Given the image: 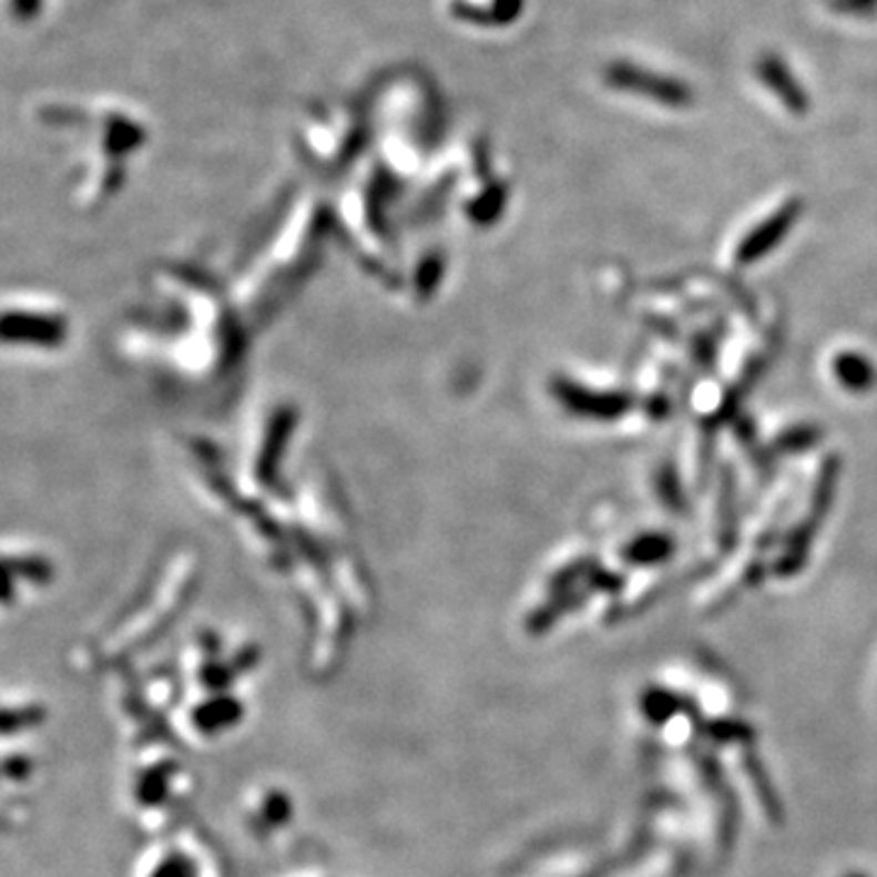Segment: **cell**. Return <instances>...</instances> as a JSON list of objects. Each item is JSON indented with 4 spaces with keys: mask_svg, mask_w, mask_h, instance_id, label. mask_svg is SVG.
<instances>
[{
    "mask_svg": "<svg viewBox=\"0 0 877 877\" xmlns=\"http://www.w3.org/2000/svg\"><path fill=\"white\" fill-rule=\"evenodd\" d=\"M604 81L616 91L646 95L651 101L669 108H685L693 103V89L687 83L673 77H661L656 71L626 64V61H614V64L604 69Z\"/></svg>",
    "mask_w": 877,
    "mask_h": 877,
    "instance_id": "1",
    "label": "cell"
},
{
    "mask_svg": "<svg viewBox=\"0 0 877 877\" xmlns=\"http://www.w3.org/2000/svg\"><path fill=\"white\" fill-rule=\"evenodd\" d=\"M834 8L842 12H870L877 8V0H834Z\"/></svg>",
    "mask_w": 877,
    "mask_h": 877,
    "instance_id": "3",
    "label": "cell"
},
{
    "mask_svg": "<svg viewBox=\"0 0 877 877\" xmlns=\"http://www.w3.org/2000/svg\"><path fill=\"white\" fill-rule=\"evenodd\" d=\"M159 877H188V870H185L181 863H169V866L159 870Z\"/></svg>",
    "mask_w": 877,
    "mask_h": 877,
    "instance_id": "4",
    "label": "cell"
},
{
    "mask_svg": "<svg viewBox=\"0 0 877 877\" xmlns=\"http://www.w3.org/2000/svg\"><path fill=\"white\" fill-rule=\"evenodd\" d=\"M756 73L758 79L768 85V89L781 98L783 105L789 110V113L795 115H805L809 110V95L805 91V85H802L795 73L787 69L785 61L777 57V54H763L756 64Z\"/></svg>",
    "mask_w": 877,
    "mask_h": 877,
    "instance_id": "2",
    "label": "cell"
}]
</instances>
